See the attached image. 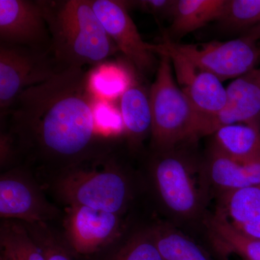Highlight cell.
<instances>
[{
	"mask_svg": "<svg viewBox=\"0 0 260 260\" xmlns=\"http://www.w3.org/2000/svg\"><path fill=\"white\" fill-rule=\"evenodd\" d=\"M219 23L229 30H241L260 24V0H227Z\"/></svg>",
	"mask_w": 260,
	"mask_h": 260,
	"instance_id": "cell-24",
	"label": "cell"
},
{
	"mask_svg": "<svg viewBox=\"0 0 260 260\" xmlns=\"http://www.w3.org/2000/svg\"><path fill=\"white\" fill-rule=\"evenodd\" d=\"M177 0H138L124 1L128 10H139L158 18H172Z\"/></svg>",
	"mask_w": 260,
	"mask_h": 260,
	"instance_id": "cell-25",
	"label": "cell"
},
{
	"mask_svg": "<svg viewBox=\"0 0 260 260\" xmlns=\"http://www.w3.org/2000/svg\"><path fill=\"white\" fill-rule=\"evenodd\" d=\"M227 0H177L169 32L172 40L203 28L219 20L225 10Z\"/></svg>",
	"mask_w": 260,
	"mask_h": 260,
	"instance_id": "cell-19",
	"label": "cell"
},
{
	"mask_svg": "<svg viewBox=\"0 0 260 260\" xmlns=\"http://www.w3.org/2000/svg\"><path fill=\"white\" fill-rule=\"evenodd\" d=\"M134 217L117 239L93 256L78 260H164L155 244L151 223H140Z\"/></svg>",
	"mask_w": 260,
	"mask_h": 260,
	"instance_id": "cell-16",
	"label": "cell"
},
{
	"mask_svg": "<svg viewBox=\"0 0 260 260\" xmlns=\"http://www.w3.org/2000/svg\"><path fill=\"white\" fill-rule=\"evenodd\" d=\"M233 124L260 126V68L236 78L227 87L225 107L205 124L200 137Z\"/></svg>",
	"mask_w": 260,
	"mask_h": 260,
	"instance_id": "cell-13",
	"label": "cell"
},
{
	"mask_svg": "<svg viewBox=\"0 0 260 260\" xmlns=\"http://www.w3.org/2000/svg\"><path fill=\"white\" fill-rule=\"evenodd\" d=\"M23 223L46 260H78L65 242L57 224Z\"/></svg>",
	"mask_w": 260,
	"mask_h": 260,
	"instance_id": "cell-23",
	"label": "cell"
},
{
	"mask_svg": "<svg viewBox=\"0 0 260 260\" xmlns=\"http://www.w3.org/2000/svg\"><path fill=\"white\" fill-rule=\"evenodd\" d=\"M0 44L51 51L50 32L39 0H0Z\"/></svg>",
	"mask_w": 260,
	"mask_h": 260,
	"instance_id": "cell-12",
	"label": "cell"
},
{
	"mask_svg": "<svg viewBox=\"0 0 260 260\" xmlns=\"http://www.w3.org/2000/svg\"><path fill=\"white\" fill-rule=\"evenodd\" d=\"M162 39L200 69L215 75L220 81L236 79L256 68L260 60V47L249 38L241 37L228 42L179 44L167 32Z\"/></svg>",
	"mask_w": 260,
	"mask_h": 260,
	"instance_id": "cell-9",
	"label": "cell"
},
{
	"mask_svg": "<svg viewBox=\"0 0 260 260\" xmlns=\"http://www.w3.org/2000/svg\"><path fill=\"white\" fill-rule=\"evenodd\" d=\"M95 105L89 73L82 68L23 90L1 120L19 166L42 182L119 148L121 137L101 127Z\"/></svg>",
	"mask_w": 260,
	"mask_h": 260,
	"instance_id": "cell-1",
	"label": "cell"
},
{
	"mask_svg": "<svg viewBox=\"0 0 260 260\" xmlns=\"http://www.w3.org/2000/svg\"><path fill=\"white\" fill-rule=\"evenodd\" d=\"M50 32L51 52L61 70L96 65L119 49L90 0H39Z\"/></svg>",
	"mask_w": 260,
	"mask_h": 260,
	"instance_id": "cell-3",
	"label": "cell"
},
{
	"mask_svg": "<svg viewBox=\"0 0 260 260\" xmlns=\"http://www.w3.org/2000/svg\"><path fill=\"white\" fill-rule=\"evenodd\" d=\"M0 246L13 251L20 260H46L22 222L1 219Z\"/></svg>",
	"mask_w": 260,
	"mask_h": 260,
	"instance_id": "cell-22",
	"label": "cell"
},
{
	"mask_svg": "<svg viewBox=\"0 0 260 260\" xmlns=\"http://www.w3.org/2000/svg\"><path fill=\"white\" fill-rule=\"evenodd\" d=\"M242 37L249 38L251 40L257 42L260 40V24L248 29L247 30L243 32Z\"/></svg>",
	"mask_w": 260,
	"mask_h": 260,
	"instance_id": "cell-26",
	"label": "cell"
},
{
	"mask_svg": "<svg viewBox=\"0 0 260 260\" xmlns=\"http://www.w3.org/2000/svg\"><path fill=\"white\" fill-rule=\"evenodd\" d=\"M140 174L145 189L172 218L190 221L203 214L208 186L204 172L199 174L196 164L177 148L150 152Z\"/></svg>",
	"mask_w": 260,
	"mask_h": 260,
	"instance_id": "cell-4",
	"label": "cell"
},
{
	"mask_svg": "<svg viewBox=\"0 0 260 260\" xmlns=\"http://www.w3.org/2000/svg\"><path fill=\"white\" fill-rule=\"evenodd\" d=\"M64 210L49 200L34 173L24 166L0 174V218L25 223L59 224Z\"/></svg>",
	"mask_w": 260,
	"mask_h": 260,
	"instance_id": "cell-6",
	"label": "cell"
},
{
	"mask_svg": "<svg viewBox=\"0 0 260 260\" xmlns=\"http://www.w3.org/2000/svg\"><path fill=\"white\" fill-rule=\"evenodd\" d=\"M207 225L212 244L221 255L234 254L243 260H260V239L241 232L218 212L208 219Z\"/></svg>",
	"mask_w": 260,
	"mask_h": 260,
	"instance_id": "cell-20",
	"label": "cell"
},
{
	"mask_svg": "<svg viewBox=\"0 0 260 260\" xmlns=\"http://www.w3.org/2000/svg\"><path fill=\"white\" fill-rule=\"evenodd\" d=\"M120 112L124 145L131 155H135L151 135L152 114L149 93L135 80L121 93Z\"/></svg>",
	"mask_w": 260,
	"mask_h": 260,
	"instance_id": "cell-14",
	"label": "cell"
},
{
	"mask_svg": "<svg viewBox=\"0 0 260 260\" xmlns=\"http://www.w3.org/2000/svg\"><path fill=\"white\" fill-rule=\"evenodd\" d=\"M212 148L240 162L260 160V126L233 124L213 133Z\"/></svg>",
	"mask_w": 260,
	"mask_h": 260,
	"instance_id": "cell-18",
	"label": "cell"
},
{
	"mask_svg": "<svg viewBox=\"0 0 260 260\" xmlns=\"http://www.w3.org/2000/svg\"><path fill=\"white\" fill-rule=\"evenodd\" d=\"M160 56L156 76L149 91L152 114L150 150L154 153L177 148L198 138L199 116L174 80L172 61Z\"/></svg>",
	"mask_w": 260,
	"mask_h": 260,
	"instance_id": "cell-5",
	"label": "cell"
},
{
	"mask_svg": "<svg viewBox=\"0 0 260 260\" xmlns=\"http://www.w3.org/2000/svg\"><path fill=\"white\" fill-rule=\"evenodd\" d=\"M217 212L241 232L260 239V186L220 194Z\"/></svg>",
	"mask_w": 260,
	"mask_h": 260,
	"instance_id": "cell-17",
	"label": "cell"
},
{
	"mask_svg": "<svg viewBox=\"0 0 260 260\" xmlns=\"http://www.w3.org/2000/svg\"><path fill=\"white\" fill-rule=\"evenodd\" d=\"M1 253H0V260H20L18 256L15 255L13 251L7 248L0 246Z\"/></svg>",
	"mask_w": 260,
	"mask_h": 260,
	"instance_id": "cell-27",
	"label": "cell"
},
{
	"mask_svg": "<svg viewBox=\"0 0 260 260\" xmlns=\"http://www.w3.org/2000/svg\"><path fill=\"white\" fill-rule=\"evenodd\" d=\"M203 172L208 185L219 194L260 186V160L236 161L212 148Z\"/></svg>",
	"mask_w": 260,
	"mask_h": 260,
	"instance_id": "cell-15",
	"label": "cell"
},
{
	"mask_svg": "<svg viewBox=\"0 0 260 260\" xmlns=\"http://www.w3.org/2000/svg\"><path fill=\"white\" fill-rule=\"evenodd\" d=\"M62 71L51 51L0 44V118L25 89Z\"/></svg>",
	"mask_w": 260,
	"mask_h": 260,
	"instance_id": "cell-7",
	"label": "cell"
},
{
	"mask_svg": "<svg viewBox=\"0 0 260 260\" xmlns=\"http://www.w3.org/2000/svg\"><path fill=\"white\" fill-rule=\"evenodd\" d=\"M155 54H166L170 58L178 85L189 99L199 116L198 138L205 124L223 110L226 103V88L215 75L200 69L187 58L171 47L162 39L155 44Z\"/></svg>",
	"mask_w": 260,
	"mask_h": 260,
	"instance_id": "cell-10",
	"label": "cell"
},
{
	"mask_svg": "<svg viewBox=\"0 0 260 260\" xmlns=\"http://www.w3.org/2000/svg\"><path fill=\"white\" fill-rule=\"evenodd\" d=\"M90 3L106 31L126 59L141 73L153 69L155 44L143 40L124 2L90 0Z\"/></svg>",
	"mask_w": 260,
	"mask_h": 260,
	"instance_id": "cell-11",
	"label": "cell"
},
{
	"mask_svg": "<svg viewBox=\"0 0 260 260\" xmlns=\"http://www.w3.org/2000/svg\"><path fill=\"white\" fill-rule=\"evenodd\" d=\"M63 210L64 217L59 227L65 242L78 259L93 256L117 239L133 217L80 205Z\"/></svg>",
	"mask_w": 260,
	"mask_h": 260,
	"instance_id": "cell-8",
	"label": "cell"
},
{
	"mask_svg": "<svg viewBox=\"0 0 260 260\" xmlns=\"http://www.w3.org/2000/svg\"><path fill=\"white\" fill-rule=\"evenodd\" d=\"M60 208L88 207L121 216L133 215L142 189L141 174L123 160L119 148L40 182Z\"/></svg>",
	"mask_w": 260,
	"mask_h": 260,
	"instance_id": "cell-2",
	"label": "cell"
},
{
	"mask_svg": "<svg viewBox=\"0 0 260 260\" xmlns=\"http://www.w3.org/2000/svg\"><path fill=\"white\" fill-rule=\"evenodd\" d=\"M154 239L164 260H212L194 241L170 224L151 223Z\"/></svg>",
	"mask_w": 260,
	"mask_h": 260,
	"instance_id": "cell-21",
	"label": "cell"
}]
</instances>
